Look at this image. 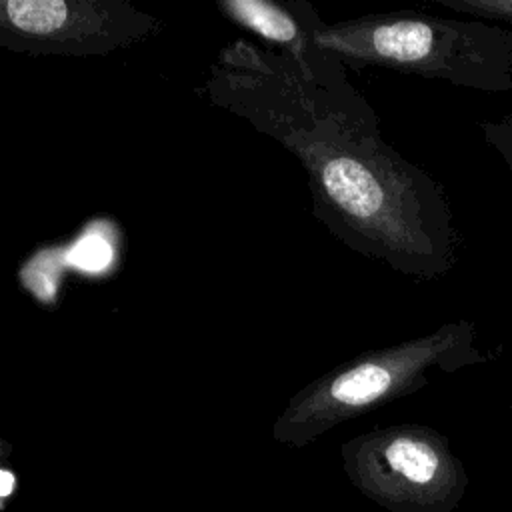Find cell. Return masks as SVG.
Here are the masks:
<instances>
[{
    "label": "cell",
    "mask_w": 512,
    "mask_h": 512,
    "mask_svg": "<svg viewBox=\"0 0 512 512\" xmlns=\"http://www.w3.org/2000/svg\"><path fill=\"white\" fill-rule=\"evenodd\" d=\"M202 92L296 156L312 214L344 246L420 280L456 266L460 234L444 186L390 146L380 122L346 114L276 52L242 38L222 46Z\"/></svg>",
    "instance_id": "1"
},
{
    "label": "cell",
    "mask_w": 512,
    "mask_h": 512,
    "mask_svg": "<svg viewBox=\"0 0 512 512\" xmlns=\"http://www.w3.org/2000/svg\"><path fill=\"white\" fill-rule=\"evenodd\" d=\"M478 346V326L462 318L376 350H366L294 392L272 422V440L304 448L332 428L428 384L430 372H458L490 362Z\"/></svg>",
    "instance_id": "2"
},
{
    "label": "cell",
    "mask_w": 512,
    "mask_h": 512,
    "mask_svg": "<svg viewBox=\"0 0 512 512\" xmlns=\"http://www.w3.org/2000/svg\"><path fill=\"white\" fill-rule=\"evenodd\" d=\"M316 40L344 64L492 94L512 90V26L396 10L324 22Z\"/></svg>",
    "instance_id": "3"
},
{
    "label": "cell",
    "mask_w": 512,
    "mask_h": 512,
    "mask_svg": "<svg viewBox=\"0 0 512 512\" xmlns=\"http://www.w3.org/2000/svg\"><path fill=\"white\" fill-rule=\"evenodd\" d=\"M348 482L388 512H442L460 466L446 440L420 424L362 432L340 446Z\"/></svg>",
    "instance_id": "4"
},
{
    "label": "cell",
    "mask_w": 512,
    "mask_h": 512,
    "mask_svg": "<svg viewBox=\"0 0 512 512\" xmlns=\"http://www.w3.org/2000/svg\"><path fill=\"white\" fill-rule=\"evenodd\" d=\"M164 22L128 0H4L0 46L30 56H106L146 42Z\"/></svg>",
    "instance_id": "5"
},
{
    "label": "cell",
    "mask_w": 512,
    "mask_h": 512,
    "mask_svg": "<svg viewBox=\"0 0 512 512\" xmlns=\"http://www.w3.org/2000/svg\"><path fill=\"white\" fill-rule=\"evenodd\" d=\"M218 12L258 36L270 50L284 58L296 74L318 94L328 96L346 114L378 122L370 102L350 84L344 62L324 50L316 34L324 20L306 0H218Z\"/></svg>",
    "instance_id": "6"
},
{
    "label": "cell",
    "mask_w": 512,
    "mask_h": 512,
    "mask_svg": "<svg viewBox=\"0 0 512 512\" xmlns=\"http://www.w3.org/2000/svg\"><path fill=\"white\" fill-rule=\"evenodd\" d=\"M432 2L452 12L470 16V20H480L488 24L500 22L502 26H512V0H432Z\"/></svg>",
    "instance_id": "7"
},
{
    "label": "cell",
    "mask_w": 512,
    "mask_h": 512,
    "mask_svg": "<svg viewBox=\"0 0 512 512\" xmlns=\"http://www.w3.org/2000/svg\"><path fill=\"white\" fill-rule=\"evenodd\" d=\"M478 126L484 142L498 152L506 168L512 172V112L500 120H482Z\"/></svg>",
    "instance_id": "8"
},
{
    "label": "cell",
    "mask_w": 512,
    "mask_h": 512,
    "mask_svg": "<svg viewBox=\"0 0 512 512\" xmlns=\"http://www.w3.org/2000/svg\"><path fill=\"white\" fill-rule=\"evenodd\" d=\"M16 488H18V476L8 466V462H4L0 468V512L6 510L10 498L16 494Z\"/></svg>",
    "instance_id": "9"
}]
</instances>
